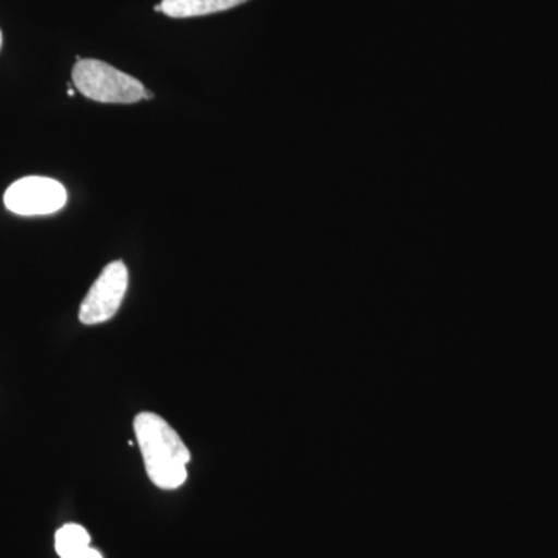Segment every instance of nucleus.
Instances as JSON below:
<instances>
[{"mask_svg":"<svg viewBox=\"0 0 558 558\" xmlns=\"http://www.w3.org/2000/svg\"><path fill=\"white\" fill-rule=\"evenodd\" d=\"M146 472L157 487L174 490L189 478L191 454L178 432L159 414L140 413L134 421Z\"/></svg>","mask_w":558,"mask_h":558,"instance_id":"nucleus-1","label":"nucleus"},{"mask_svg":"<svg viewBox=\"0 0 558 558\" xmlns=\"http://www.w3.org/2000/svg\"><path fill=\"white\" fill-rule=\"evenodd\" d=\"M72 80L84 97L106 105H134L153 98L134 76L100 60H78L72 70Z\"/></svg>","mask_w":558,"mask_h":558,"instance_id":"nucleus-2","label":"nucleus"},{"mask_svg":"<svg viewBox=\"0 0 558 558\" xmlns=\"http://www.w3.org/2000/svg\"><path fill=\"white\" fill-rule=\"evenodd\" d=\"M128 282L130 274L123 260H113L106 266L81 304L80 322L92 326L112 318L126 295Z\"/></svg>","mask_w":558,"mask_h":558,"instance_id":"nucleus-3","label":"nucleus"},{"mask_svg":"<svg viewBox=\"0 0 558 558\" xmlns=\"http://www.w3.org/2000/svg\"><path fill=\"white\" fill-rule=\"evenodd\" d=\"M3 202L14 215H53L68 202V191L57 180L32 175L14 182L7 190Z\"/></svg>","mask_w":558,"mask_h":558,"instance_id":"nucleus-4","label":"nucleus"},{"mask_svg":"<svg viewBox=\"0 0 558 558\" xmlns=\"http://www.w3.org/2000/svg\"><path fill=\"white\" fill-rule=\"evenodd\" d=\"M245 2L248 0H161L160 5H156V11H161L174 20H186L220 13Z\"/></svg>","mask_w":558,"mask_h":558,"instance_id":"nucleus-5","label":"nucleus"},{"mask_svg":"<svg viewBox=\"0 0 558 558\" xmlns=\"http://www.w3.org/2000/svg\"><path fill=\"white\" fill-rule=\"evenodd\" d=\"M54 548L61 558H81L90 548L89 532L80 524H65L57 532Z\"/></svg>","mask_w":558,"mask_h":558,"instance_id":"nucleus-6","label":"nucleus"},{"mask_svg":"<svg viewBox=\"0 0 558 558\" xmlns=\"http://www.w3.org/2000/svg\"><path fill=\"white\" fill-rule=\"evenodd\" d=\"M81 558H102L101 554L97 549H87Z\"/></svg>","mask_w":558,"mask_h":558,"instance_id":"nucleus-7","label":"nucleus"},{"mask_svg":"<svg viewBox=\"0 0 558 558\" xmlns=\"http://www.w3.org/2000/svg\"><path fill=\"white\" fill-rule=\"evenodd\" d=\"M0 49H2V32H0Z\"/></svg>","mask_w":558,"mask_h":558,"instance_id":"nucleus-8","label":"nucleus"}]
</instances>
